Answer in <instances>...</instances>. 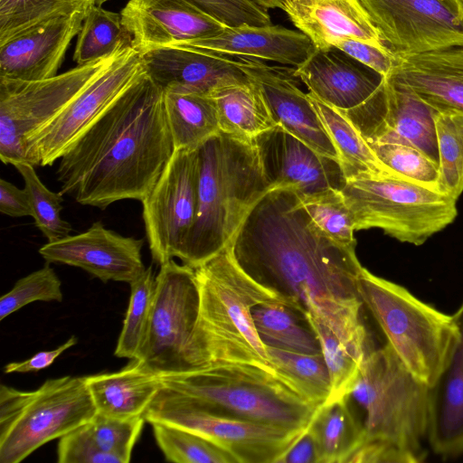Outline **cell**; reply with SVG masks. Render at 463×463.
<instances>
[{"mask_svg": "<svg viewBox=\"0 0 463 463\" xmlns=\"http://www.w3.org/2000/svg\"><path fill=\"white\" fill-rule=\"evenodd\" d=\"M198 312L194 269L173 259L160 265L145 338L134 359L161 377L194 370L192 340Z\"/></svg>", "mask_w": 463, "mask_h": 463, "instance_id": "obj_11", "label": "cell"}, {"mask_svg": "<svg viewBox=\"0 0 463 463\" xmlns=\"http://www.w3.org/2000/svg\"><path fill=\"white\" fill-rule=\"evenodd\" d=\"M370 146L379 160L397 175L439 190V164L417 147L402 142Z\"/></svg>", "mask_w": 463, "mask_h": 463, "instance_id": "obj_43", "label": "cell"}, {"mask_svg": "<svg viewBox=\"0 0 463 463\" xmlns=\"http://www.w3.org/2000/svg\"><path fill=\"white\" fill-rule=\"evenodd\" d=\"M255 3L266 9L280 8L283 9L288 0H253Z\"/></svg>", "mask_w": 463, "mask_h": 463, "instance_id": "obj_53", "label": "cell"}, {"mask_svg": "<svg viewBox=\"0 0 463 463\" xmlns=\"http://www.w3.org/2000/svg\"><path fill=\"white\" fill-rule=\"evenodd\" d=\"M192 1L227 26L271 24L268 9L253 0Z\"/></svg>", "mask_w": 463, "mask_h": 463, "instance_id": "obj_46", "label": "cell"}, {"mask_svg": "<svg viewBox=\"0 0 463 463\" xmlns=\"http://www.w3.org/2000/svg\"><path fill=\"white\" fill-rule=\"evenodd\" d=\"M130 285V298L123 326L115 350L117 357L136 358L145 338L156 291V277L151 266Z\"/></svg>", "mask_w": 463, "mask_h": 463, "instance_id": "obj_39", "label": "cell"}, {"mask_svg": "<svg viewBox=\"0 0 463 463\" xmlns=\"http://www.w3.org/2000/svg\"><path fill=\"white\" fill-rule=\"evenodd\" d=\"M239 59L241 70L259 88L276 124L319 154L339 161L320 117L307 94L296 83L295 68L269 65L254 58Z\"/></svg>", "mask_w": 463, "mask_h": 463, "instance_id": "obj_20", "label": "cell"}, {"mask_svg": "<svg viewBox=\"0 0 463 463\" xmlns=\"http://www.w3.org/2000/svg\"><path fill=\"white\" fill-rule=\"evenodd\" d=\"M348 56L375 71L383 77L390 74L396 64L397 56L388 48L353 39H339L333 43Z\"/></svg>", "mask_w": 463, "mask_h": 463, "instance_id": "obj_48", "label": "cell"}, {"mask_svg": "<svg viewBox=\"0 0 463 463\" xmlns=\"http://www.w3.org/2000/svg\"><path fill=\"white\" fill-rule=\"evenodd\" d=\"M348 463H415L421 460L414 454L394 444L380 440H364L350 456Z\"/></svg>", "mask_w": 463, "mask_h": 463, "instance_id": "obj_49", "label": "cell"}, {"mask_svg": "<svg viewBox=\"0 0 463 463\" xmlns=\"http://www.w3.org/2000/svg\"><path fill=\"white\" fill-rule=\"evenodd\" d=\"M354 229H382L402 242L424 243L456 218L457 199L399 175L347 180L341 190Z\"/></svg>", "mask_w": 463, "mask_h": 463, "instance_id": "obj_9", "label": "cell"}, {"mask_svg": "<svg viewBox=\"0 0 463 463\" xmlns=\"http://www.w3.org/2000/svg\"><path fill=\"white\" fill-rule=\"evenodd\" d=\"M14 166L24 181L34 223L48 242L69 236L72 226L61 217L63 194L49 190L37 175L34 165L20 163Z\"/></svg>", "mask_w": 463, "mask_h": 463, "instance_id": "obj_41", "label": "cell"}, {"mask_svg": "<svg viewBox=\"0 0 463 463\" xmlns=\"http://www.w3.org/2000/svg\"><path fill=\"white\" fill-rule=\"evenodd\" d=\"M276 374L307 402L320 407L328 399L330 379L321 354H307L266 346Z\"/></svg>", "mask_w": 463, "mask_h": 463, "instance_id": "obj_34", "label": "cell"}, {"mask_svg": "<svg viewBox=\"0 0 463 463\" xmlns=\"http://www.w3.org/2000/svg\"><path fill=\"white\" fill-rule=\"evenodd\" d=\"M150 424L156 441L167 461L237 463L229 452L198 434L160 422Z\"/></svg>", "mask_w": 463, "mask_h": 463, "instance_id": "obj_40", "label": "cell"}, {"mask_svg": "<svg viewBox=\"0 0 463 463\" xmlns=\"http://www.w3.org/2000/svg\"><path fill=\"white\" fill-rule=\"evenodd\" d=\"M397 56L386 78L412 91L436 111L463 113V46Z\"/></svg>", "mask_w": 463, "mask_h": 463, "instance_id": "obj_24", "label": "cell"}, {"mask_svg": "<svg viewBox=\"0 0 463 463\" xmlns=\"http://www.w3.org/2000/svg\"><path fill=\"white\" fill-rule=\"evenodd\" d=\"M143 239L125 237L96 222L85 232L69 235L39 249L47 263L78 267L103 282L130 283L145 269Z\"/></svg>", "mask_w": 463, "mask_h": 463, "instance_id": "obj_19", "label": "cell"}, {"mask_svg": "<svg viewBox=\"0 0 463 463\" xmlns=\"http://www.w3.org/2000/svg\"><path fill=\"white\" fill-rule=\"evenodd\" d=\"M97 413L85 376L48 379L34 391L0 388V463H18Z\"/></svg>", "mask_w": 463, "mask_h": 463, "instance_id": "obj_8", "label": "cell"}, {"mask_svg": "<svg viewBox=\"0 0 463 463\" xmlns=\"http://www.w3.org/2000/svg\"><path fill=\"white\" fill-rule=\"evenodd\" d=\"M194 274L199 290L192 340L194 369L226 362L272 369L251 311L269 302L287 305L285 300L249 277L227 246L194 269Z\"/></svg>", "mask_w": 463, "mask_h": 463, "instance_id": "obj_3", "label": "cell"}, {"mask_svg": "<svg viewBox=\"0 0 463 463\" xmlns=\"http://www.w3.org/2000/svg\"><path fill=\"white\" fill-rule=\"evenodd\" d=\"M144 418L149 423L160 422L198 434L229 452L237 463H279L307 430L213 413L165 385Z\"/></svg>", "mask_w": 463, "mask_h": 463, "instance_id": "obj_12", "label": "cell"}, {"mask_svg": "<svg viewBox=\"0 0 463 463\" xmlns=\"http://www.w3.org/2000/svg\"><path fill=\"white\" fill-rule=\"evenodd\" d=\"M279 463H319L317 448L308 429L284 455Z\"/></svg>", "mask_w": 463, "mask_h": 463, "instance_id": "obj_52", "label": "cell"}, {"mask_svg": "<svg viewBox=\"0 0 463 463\" xmlns=\"http://www.w3.org/2000/svg\"><path fill=\"white\" fill-rule=\"evenodd\" d=\"M120 14L132 47L141 54L190 48L227 27L192 0H128Z\"/></svg>", "mask_w": 463, "mask_h": 463, "instance_id": "obj_17", "label": "cell"}, {"mask_svg": "<svg viewBox=\"0 0 463 463\" xmlns=\"http://www.w3.org/2000/svg\"><path fill=\"white\" fill-rule=\"evenodd\" d=\"M61 283L48 263L16 281L0 299V320L34 301L62 300Z\"/></svg>", "mask_w": 463, "mask_h": 463, "instance_id": "obj_45", "label": "cell"}, {"mask_svg": "<svg viewBox=\"0 0 463 463\" xmlns=\"http://www.w3.org/2000/svg\"><path fill=\"white\" fill-rule=\"evenodd\" d=\"M186 49L230 57L270 61L297 68L317 48L300 31L271 24L227 26L218 34L199 41Z\"/></svg>", "mask_w": 463, "mask_h": 463, "instance_id": "obj_26", "label": "cell"}, {"mask_svg": "<svg viewBox=\"0 0 463 463\" xmlns=\"http://www.w3.org/2000/svg\"><path fill=\"white\" fill-rule=\"evenodd\" d=\"M360 1L395 55L463 46L462 0Z\"/></svg>", "mask_w": 463, "mask_h": 463, "instance_id": "obj_15", "label": "cell"}, {"mask_svg": "<svg viewBox=\"0 0 463 463\" xmlns=\"http://www.w3.org/2000/svg\"><path fill=\"white\" fill-rule=\"evenodd\" d=\"M164 91L166 118L175 150H196L221 131L216 107L210 95Z\"/></svg>", "mask_w": 463, "mask_h": 463, "instance_id": "obj_31", "label": "cell"}, {"mask_svg": "<svg viewBox=\"0 0 463 463\" xmlns=\"http://www.w3.org/2000/svg\"><path fill=\"white\" fill-rule=\"evenodd\" d=\"M97 413L112 418L144 416L164 387L161 376L131 359L118 372L85 376Z\"/></svg>", "mask_w": 463, "mask_h": 463, "instance_id": "obj_28", "label": "cell"}, {"mask_svg": "<svg viewBox=\"0 0 463 463\" xmlns=\"http://www.w3.org/2000/svg\"><path fill=\"white\" fill-rule=\"evenodd\" d=\"M305 319L319 341L321 353L328 370L330 393L326 402L349 398L365 355H360L346 347L326 326L317 319L312 317H307Z\"/></svg>", "mask_w": 463, "mask_h": 463, "instance_id": "obj_38", "label": "cell"}, {"mask_svg": "<svg viewBox=\"0 0 463 463\" xmlns=\"http://www.w3.org/2000/svg\"><path fill=\"white\" fill-rule=\"evenodd\" d=\"M359 294L404 366L431 387L459 338L453 315L421 301L408 289L363 269Z\"/></svg>", "mask_w": 463, "mask_h": 463, "instance_id": "obj_6", "label": "cell"}, {"mask_svg": "<svg viewBox=\"0 0 463 463\" xmlns=\"http://www.w3.org/2000/svg\"><path fill=\"white\" fill-rule=\"evenodd\" d=\"M131 46V45H130ZM128 46L40 80L0 79V158L29 163L27 140L108 69Z\"/></svg>", "mask_w": 463, "mask_h": 463, "instance_id": "obj_10", "label": "cell"}, {"mask_svg": "<svg viewBox=\"0 0 463 463\" xmlns=\"http://www.w3.org/2000/svg\"><path fill=\"white\" fill-rule=\"evenodd\" d=\"M312 221L335 242L355 248L354 221L341 190L327 189L300 196Z\"/></svg>", "mask_w": 463, "mask_h": 463, "instance_id": "obj_42", "label": "cell"}, {"mask_svg": "<svg viewBox=\"0 0 463 463\" xmlns=\"http://www.w3.org/2000/svg\"><path fill=\"white\" fill-rule=\"evenodd\" d=\"M252 143L270 190L292 187L304 196L342 190L346 184L339 161L319 154L279 125L257 136Z\"/></svg>", "mask_w": 463, "mask_h": 463, "instance_id": "obj_18", "label": "cell"}, {"mask_svg": "<svg viewBox=\"0 0 463 463\" xmlns=\"http://www.w3.org/2000/svg\"><path fill=\"white\" fill-rule=\"evenodd\" d=\"M78 343L76 336H71L64 344L53 350L41 351L22 362H12L5 366V373L37 372L49 367L66 350Z\"/></svg>", "mask_w": 463, "mask_h": 463, "instance_id": "obj_51", "label": "cell"}, {"mask_svg": "<svg viewBox=\"0 0 463 463\" xmlns=\"http://www.w3.org/2000/svg\"><path fill=\"white\" fill-rule=\"evenodd\" d=\"M209 95L216 107L220 130L226 134L252 141L277 126L259 88L250 79L222 84Z\"/></svg>", "mask_w": 463, "mask_h": 463, "instance_id": "obj_29", "label": "cell"}, {"mask_svg": "<svg viewBox=\"0 0 463 463\" xmlns=\"http://www.w3.org/2000/svg\"><path fill=\"white\" fill-rule=\"evenodd\" d=\"M147 74L132 46L27 140L29 163L52 165L136 82Z\"/></svg>", "mask_w": 463, "mask_h": 463, "instance_id": "obj_13", "label": "cell"}, {"mask_svg": "<svg viewBox=\"0 0 463 463\" xmlns=\"http://www.w3.org/2000/svg\"><path fill=\"white\" fill-rule=\"evenodd\" d=\"M307 96L337 151L346 181L368 176L397 175L379 160L342 110L320 101L311 93H307Z\"/></svg>", "mask_w": 463, "mask_h": 463, "instance_id": "obj_30", "label": "cell"}, {"mask_svg": "<svg viewBox=\"0 0 463 463\" xmlns=\"http://www.w3.org/2000/svg\"><path fill=\"white\" fill-rule=\"evenodd\" d=\"M256 330L266 346L292 352L321 354L319 341L306 320L297 310L279 302H269L252 308Z\"/></svg>", "mask_w": 463, "mask_h": 463, "instance_id": "obj_33", "label": "cell"}, {"mask_svg": "<svg viewBox=\"0 0 463 463\" xmlns=\"http://www.w3.org/2000/svg\"><path fill=\"white\" fill-rule=\"evenodd\" d=\"M235 263L305 318L326 326L346 347L365 355L367 333L354 247L330 239L312 221L292 187L269 190L250 208L227 245Z\"/></svg>", "mask_w": 463, "mask_h": 463, "instance_id": "obj_1", "label": "cell"}, {"mask_svg": "<svg viewBox=\"0 0 463 463\" xmlns=\"http://www.w3.org/2000/svg\"><path fill=\"white\" fill-rule=\"evenodd\" d=\"M164 96L148 74L128 90L59 159L61 193L102 210L142 202L175 151Z\"/></svg>", "mask_w": 463, "mask_h": 463, "instance_id": "obj_2", "label": "cell"}, {"mask_svg": "<svg viewBox=\"0 0 463 463\" xmlns=\"http://www.w3.org/2000/svg\"><path fill=\"white\" fill-rule=\"evenodd\" d=\"M463 1V0H462Z\"/></svg>", "mask_w": 463, "mask_h": 463, "instance_id": "obj_55", "label": "cell"}, {"mask_svg": "<svg viewBox=\"0 0 463 463\" xmlns=\"http://www.w3.org/2000/svg\"><path fill=\"white\" fill-rule=\"evenodd\" d=\"M130 45L131 36L124 26L120 13L94 5L77 35L73 61L77 65H82Z\"/></svg>", "mask_w": 463, "mask_h": 463, "instance_id": "obj_35", "label": "cell"}, {"mask_svg": "<svg viewBox=\"0 0 463 463\" xmlns=\"http://www.w3.org/2000/svg\"><path fill=\"white\" fill-rule=\"evenodd\" d=\"M348 399L324 403L309 424L319 463L347 462L364 439L363 423L352 413Z\"/></svg>", "mask_w": 463, "mask_h": 463, "instance_id": "obj_32", "label": "cell"}, {"mask_svg": "<svg viewBox=\"0 0 463 463\" xmlns=\"http://www.w3.org/2000/svg\"><path fill=\"white\" fill-rule=\"evenodd\" d=\"M453 317L459 338L446 368L430 387L427 440L444 458L463 453V301Z\"/></svg>", "mask_w": 463, "mask_h": 463, "instance_id": "obj_27", "label": "cell"}, {"mask_svg": "<svg viewBox=\"0 0 463 463\" xmlns=\"http://www.w3.org/2000/svg\"><path fill=\"white\" fill-rule=\"evenodd\" d=\"M343 112L369 145L410 144L439 164L435 110L405 87L383 77L367 99Z\"/></svg>", "mask_w": 463, "mask_h": 463, "instance_id": "obj_16", "label": "cell"}, {"mask_svg": "<svg viewBox=\"0 0 463 463\" xmlns=\"http://www.w3.org/2000/svg\"><path fill=\"white\" fill-rule=\"evenodd\" d=\"M439 155V190L455 199L463 192V113L434 114Z\"/></svg>", "mask_w": 463, "mask_h": 463, "instance_id": "obj_37", "label": "cell"}, {"mask_svg": "<svg viewBox=\"0 0 463 463\" xmlns=\"http://www.w3.org/2000/svg\"><path fill=\"white\" fill-rule=\"evenodd\" d=\"M294 74L317 99L343 111L363 103L383 79L335 47L326 51L316 49L306 61L295 68Z\"/></svg>", "mask_w": 463, "mask_h": 463, "instance_id": "obj_23", "label": "cell"}, {"mask_svg": "<svg viewBox=\"0 0 463 463\" xmlns=\"http://www.w3.org/2000/svg\"><path fill=\"white\" fill-rule=\"evenodd\" d=\"M0 212L11 217L32 216V208L25 189L0 180Z\"/></svg>", "mask_w": 463, "mask_h": 463, "instance_id": "obj_50", "label": "cell"}, {"mask_svg": "<svg viewBox=\"0 0 463 463\" xmlns=\"http://www.w3.org/2000/svg\"><path fill=\"white\" fill-rule=\"evenodd\" d=\"M108 1H109V0H95V5L102 6Z\"/></svg>", "mask_w": 463, "mask_h": 463, "instance_id": "obj_54", "label": "cell"}, {"mask_svg": "<svg viewBox=\"0 0 463 463\" xmlns=\"http://www.w3.org/2000/svg\"><path fill=\"white\" fill-rule=\"evenodd\" d=\"M95 0H0V44L49 19L86 13Z\"/></svg>", "mask_w": 463, "mask_h": 463, "instance_id": "obj_36", "label": "cell"}, {"mask_svg": "<svg viewBox=\"0 0 463 463\" xmlns=\"http://www.w3.org/2000/svg\"><path fill=\"white\" fill-rule=\"evenodd\" d=\"M142 203V218L153 260L180 259L194 226L198 203V156L175 150Z\"/></svg>", "mask_w": 463, "mask_h": 463, "instance_id": "obj_14", "label": "cell"}, {"mask_svg": "<svg viewBox=\"0 0 463 463\" xmlns=\"http://www.w3.org/2000/svg\"><path fill=\"white\" fill-rule=\"evenodd\" d=\"M145 421L144 416L120 419L96 413L85 428L101 451L128 463Z\"/></svg>", "mask_w": 463, "mask_h": 463, "instance_id": "obj_44", "label": "cell"}, {"mask_svg": "<svg viewBox=\"0 0 463 463\" xmlns=\"http://www.w3.org/2000/svg\"><path fill=\"white\" fill-rule=\"evenodd\" d=\"M161 378L165 387L209 411L290 430H307L319 408L273 369L246 363H214Z\"/></svg>", "mask_w": 463, "mask_h": 463, "instance_id": "obj_5", "label": "cell"}, {"mask_svg": "<svg viewBox=\"0 0 463 463\" xmlns=\"http://www.w3.org/2000/svg\"><path fill=\"white\" fill-rule=\"evenodd\" d=\"M282 10L318 50H329L339 39L387 48L360 0H288Z\"/></svg>", "mask_w": 463, "mask_h": 463, "instance_id": "obj_25", "label": "cell"}, {"mask_svg": "<svg viewBox=\"0 0 463 463\" xmlns=\"http://www.w3.org/2000/svg\"><path fill=\"white\" fill-rule=\"evenodd\" d=\"M88 14L57 16L0 44V79L40 80L58 74Z\"/></svg>", "mask_w": 463, "mask_h": 463, "instance_id": "obj_21", "label": "cell"}, {"mask_svg": "<svg viewBox=\"0 0 463 463\" xmlns=\"http://www.w3.org/2000/svg\"><path fill=\"white\" fill-rule=\"evenodd\" d=\"M198 203L180 257L196 269L223 250L248 212L270 187L252 141L220 131L197 148Z\"/></svg>", "mask_w": 463, "mask_h": 463, "instance_id": "obj_4", "label": "cell"}, {"mask_svg": "<svg viewBox=\"0 0 463 463\" xmlns=\"http://www.w3.org/2000/svg\"><path fill=\"white\" fill-rule=\"evenodd\" d=\"M142 56L148 76L164 90L209 95L222 84L249 79L239 58L180 48H159Z\"/></svg>", "mask_w": 463, "mask_h": 463, "instance_id": "obj_22", "label": "cell"}, {"mask_svg": "<svg viewBox=\"0 0 463 463\" xmlns=\"http://www.w3.org/2000/svg\"><path fill=\"white\" fill-rule=\"evenodd\" d=\"M57 455L59 463H120L97 447L85 424L60 439Z\"/></svg>", "mask_w": 463, "mask_h": 463, "instance_id": "obj_47", "label": "cell"}, {"mask_svg": "<svg viewBox=\"0 0 463 463\" xmlns=\"http://www.w3.org/2000/svg\"><path fill=\"white\" fill-rule=\"evenodd\" d=\"M350 397L365 412L364 440L392 443L424 460L430 387L404 366L387 344L366 353Z\"/></svg>", "mask_w": 463, "mask_h": 463, "instance_id": "obj_7", "label": "cell"}]
</instances>
